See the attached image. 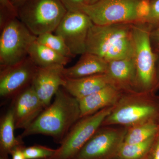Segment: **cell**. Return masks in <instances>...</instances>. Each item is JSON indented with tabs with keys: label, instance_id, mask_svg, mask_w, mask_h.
Returning a JSON list of instances; mask_svg holds the SVG:
<instances>
[{
	"label": "cell",
	"instance_id": "1",
	"mask_svg": "<svg viewBox=\"0 0 159 159\" xmlns=\"http://www.w3.org/2000/svg\"><path fill=\"white\" fill-rule=\"evenodd\" d=\"M80 119L78 100L61 87L54 96L53 102L18 137L23 139L29 136L43 135L51 137L60 144Z\"/></svg>",
	"mask_w": 159,
	"mask_h": 159
},
{
	"label": "cell",
	"instance_id": "2",
	"mask_svg": "<svg viewBox=\"0 0 159 159\" xmlns=\"http://www.w3.org/2000/svg\"><path fill=\"white\" fill-rule=\"evenodd\" d=\"M133 23L93 25L89 30L86 52L107 62L133 56Z\"/></svg>",
	"mask_w": 159,
	"mask_h": 159
},
{
	"label": "cell",
	"instance_id": "3",
	"mask_svg": "<svg viewBox=\"0 0 159 159\" xmlns=\"http://www.w3.org/2000/svg\"><path fill=\"white\" fill-rule=\"evenodd\" d=\"M159 114V96L152 92L122 93L101 126L129 127L155 119Z\"/></svg>",
	"mask_w": 159,
	"mask_h": 159
},
{
	"label": "cell",
	"instance_id": "4",
	"mask_svg": "<svg viewBox=\"0 0 159 159\" xmlns=\"http://www.w3.org/2000/svg\"><path fill=\"white\" fill-rule=\"evenodd\" d=\"M152 28L147 23H133V57L136 69L137 92H155L156 57L150 41Z\"/></svg>",
	"mask_w": 159,
	"mask_h": 159
},
{
	"label": "cell",
	"instance_id": "5",
	"mask_svg": "<svg viewBox=\"0 0 159 159\" xmlns=\"http://www.w3.org/2000/svg\"><path fill=\"white\" fill-rule=\"evenodd\" d=\"M67 11L60 0H27L18 8V18L37 36L55 31Z\"/></svg>",
	"mask_w": 159,
	"mask_h": 159
},
{
	"label": "cell",
	"instance_id": "6",
	"mask_svg": "<svg viewBox=\"0 0 159 159\" xmlns=\"http://www.w3.org/2000/svg\"><path fill=\"white\" fill-rule=\"evenodd\" d=\"M1 31L0 68L14 65L29 56V48L37 36L18 18L9 20Z\"/></svg>",
	"mask_w": 159,
	"mask_h": 159
},
{
	"label": "cell",
	"instance_id": "7",
	"mask_svg": "<svg viewBox=\"0 0 159 159\" xmlns=\"http://www.w3.org/2000/svg\"><path fill=\"white\" fill-rule=\"evenodd\" d=\"M113 106L106 107L96 113L80 118L68 133L50 159H72L102 125Z\"/></svg>",
	"mask_w": 159,
	"mask_h": 159
},
{
	"label": "cell",
	"instance_id": "8",
	"mask_svg": "<svg viewBox=\"0 0 159 159\" xmlns=\"http://www.w3.org/2000/svg\"><path fill=\"white\" fill-rule=\"evenodd\" d=\"M127 127L101 126L72 159H114L124 142Z\"/></svg>",
	"mask_w": 159,
	"mask_h": 159
},
{
	"label": "cell",
	"instance_id": "9",
	"mask_svg": "<svg viewBox=\"0 0 159 159\" xmlns=\"http://www.w3.org/2000/svg\"><path fill=\"white\" fill-rule=\"evenodd\" d=\"M140 0H99L91 5H84L81 11L95 25H99L136 23L137 5Z\"/></svg>",
	"mask_w": 159,
	"mask_h": 159
},
{
	"label": "cell",
	"instance_id": "10",
	"mask_svg": "<svg viewBox=\"0 0 159 159\" xmlns=\"http://www.w3.org/2000/svg\"><path fill=\"white\" fill-rule=\"evenodd\" d=\"M93 25L90 18L83 11H67L54 32L62 38L76 57L86 52L88 34Z\"/></svg>",
	"mask_w": 159,
	"mask_h": 159
},
{
	"label": "cell",
	"instance_id": "11",
	"mask_svg": "<svg viewBox=\"0 0 159 159\" xmlns=\"http://www.w3.org/2000/svg\"><path fill=\"white\" fill-rule=\"evenodd\" d=\"M37 66L31 58L14 65L0 68V95L12 99L32 84Z\"/></svg>",
	"mask_w": 159,
	"mask_h": 159
},
{
	"label": "cell",
	"instance_id": "12",
	"mask_svg": "<svg viewBox=\"0 0 159 159\" xmlns=\"http://www.w3.org/2000/svg\"><path fill=\"white\" fill-rule=\"evenodd\" d=\"M16 129H25L42 112L45 107L32 85L11 99Z\"/></svg>",
	"mask_w": 159,
	"mask_h": 159
},
{
	"label": "cell",
	"instance_id": "13",
	"mask_svg": "<svg viewBox=\"0 0 159 159\" xmlns=\"http://www.w3.org/2000/svg\"><path fill=\"white\" fill-rule=\"evenodd\" d=\"M65 67L59 65L37 67L31 85L45 108L50 105L57 91L64 85Z\"/></svg>",
	"mask_w": 159,
	"mask_h": 159
},
{
	"label": "cell",
	"instance_id": "14",
	"mask_svg": "<svg viewBox=\"0 0 159 159\" xmlns=\"http://www.w3.org/2000/svg\"><path fill=\"white\" fill-rule=\"evenodd\" d=\"M105 74L110 85L122 93L137 91L136 69L133 56L109 61Z\"/></svg>",
	"mask_w": 159,
	"mask_h": 159
},
{
	"label": "cell",
	"instance_id": "15",
	"mask_svg": "<svg viewBox=\"0 0 159 159\" xmlns=\"http://www.w3.org/2000/svg\"><path fill=\"white\" fill-rule=\"evenodd\" d=\"M122 93L109 84L87 97L77 99L80 118L91 116L106 107L114 106L120 99Z\"/></svg>",
	"mask_w": 159,
	"mask_h": 159
},
{
	"label": "cell",
	"instance_id": "16",
	"mask_svg": "<svg viewBox=\"0 0 159 159\" xmlns=\"http://www.w3.org/2000/svg\"><path fill=\"white\" fill-rule=\"evenodd\" d=\"M108 62L101 57L86 52L74 66L64 68L63 74L66 78L76 79L97 74H105Z\"/></svg>",
	"mask_w": 159,
	"mask_h": 159
},
{
	"label": "cell",
	"instance_id": "17",
	"mask_svg": "<svg viewBox=\"0 0 159 159\" xmlns=\"http://www.w3.org/2000/svg\"><path fill=\"white\" fill-rule=\"evenodd\" d=\"M105 74L76 78H66L62 87L69 94L77 99H82L109 85Z\"/></svg>",
	"mask_w": 159,
	"mask_h": 159
},
{
	"label": "cell",
	"instance_id": "18",
	"mask_svg": "<svg viewBox=\"0 0 159 159\" xmlns=\"http://www.w3.org/2000/svg\"><path fill=\"white\" fill-rule=\"evenodd\" d=\"M29 56L38 67L57 65L65 66L72 60L42 44L36 39L29 48Z\"/></svg>",
	"mask_w": 159,
	"mask_h": 159
},
{
	"label": "cell",
	"instance_id": "19",
	"mask_svg": "<svg viewBox=\"0 0 159 159\" xmlns=\"http://www.w3.org/2000/svg\"><path fill=\"white\" fill-rule=\"evenodd\" d=\"M14 116L9 108L0 120V156H9L16 147L24 144L23 139L15 136Z\"/></svg>",
	"mask_w": 159,
	"mask_h": 159
},
{
	"label": "cell",
	"instance_id": "20",
	"mask_svg": "<svg viewBox=\"0 0 159 159\" xmlns=\"http://www.w3.org/2000/svg\"><path fill=\"white\" fill-rule=\"evenodd\" d=\"M157 118L127 127L123 143L136 144L153 137L157 129Z\"/></svg>",
	"mask_w": 159,
	"mask_h": 159
},
{
	"label": "cell",
	"instance_id": "21",
	"mask_svg": "<svg viewBox=\"0 0 159 159\" xmlns=\"http://www.w3.org/2000/svg\"><path fill=\"white\" fill-rule=\"evenodd\" d=\"M36 40L64 57L72 59L75 57L62 38L57 34H53L52 32H48L38 35Z\"/></svg>",
	"mask_w": 159,
	"mask_h": 159
},
{
	"label": "cell",
	"instance_id": "22",
	"mask_svg": "<svg viewBox=\"0 0 159 159\" xmlns=\"http://www.w3.org/2000/svg\"><path fill=\"white\" fill-rule=\"evenodd\" d=\"M153 138L136 144L123 143L115 159H142L149 150Z\"/></svg>",
	"mask_w": 159,
	"mask_h": 159
},
{
	"label": "cell",
	"instance_id": "23",
	"mask_svg": "<svg viewBox=\"0 0 159 159\" xmlns=\"http://www.w3.org/2000/svg\"><path fill=\"white\" fill-rule=\"evenodd\" d=\"M56 151V149L40 145H34L24 148V155L25 159H45L52 157Z\"/></svg>",
	"mask_w": 159,
	"mask_h": 159
},
{
	"label": "cell",
	"instance_id": "24",
	"mask_svg": "<svg viewBox=\"0 0 159 159\" xmlns=\"http://www.w3.org/2000/svg\"><path fill=\"white\" fill-rule=\"evenodd\" d=\"M0 26L2 27L9 20L18 17V8L14 6L11 0H0Z\"/></svg>",
	"mask_w": 159,
	"mask_h": 159
},
{
	"label": "cell",
	"instance_id": "25",
	"mask_svg": "<svg viewBox=\"0 0 159 159\" xmlns=\"http://www.w3.org/2000/svg\"><path fill=\"white\" fill-rule=\"evenodd\" d=\"M150 0H140L136 8V15L138 22L145 23L150 14Z\"/></svg>",
	"mask_w": 159,
	"mask_h": 159
},
{
	"label": "cell",
	"instance_id": "26",
	"mask_svg": "<svg viewBox=\"0 0 159 159\" xmlns=\"http://www.w3.org/2000/svg\"><path fill=\"white\" fill-rule=\"evenodd\" d=\"M157 129L148 152L142 159H159V114L157 118Z\"/></svg>",
	"mask_w": 159,
	"mask_h": 159
},
{
	"label": "cell",
	"instance_id": "27",
	"mask_svg": "<svg viewBox=\"0 0 159 159\" xmlns=\"http://www.w3.org/2000/svg\"><path fill=\"white\" fill-rule=\"evenodd\" d=\"M145 23L148 24L152 29L159 25V0L151 1L150 14Z\"/></svg>",
	"mask_w": 159,
	"mask_h": 159
},
{
	"label": "cell",
	"instance_id": "28",
	"mask_svg": "<svg viewBox=\"0 0 159 159\" xmlns=\"http://www.w3.org/2000/svg\"><path fill=\"white\" fill-rule=\"evenodd\" d=\"M67 11H81L84 0H60Z\"/></svg>",
	"mask_w": 159,
	"mask_h": 159
},
{
	"label": "cell",
	"instance_id": "29",
	"mask_svg": "<svg viewBox=\"0 0 159 159\" xmlns=\"http://www.w3.org/2000/svg\"><path fill=\"white\" fill-rule=\"evenodd\" d=\"M150 41L154 51L159 48V25L152 29Z\"/></svg>",
	"mask_w": 159,
	"mask_h": 159
},
{
	"label": "cell",
	"instance_id": "30",
	"mask_svg": "<svg viewBox=\"0 0 159 159\" xmlns=\"http://www.w3.org/2000/svg\"><path fill=\"white\" fill-rule=\"evenodd\" d=\"M24 144H21L16 147L11 151L10 156L11 159H25L24 155V148L25 147Z\"/></svg>",
	"mask_w": 159,
	"mask_h": 159
},
{
	"label": "cell",
	"instance_id": "31",
	"mask_svg": "<svg viewBox=\"0 0 159 159\" xmlns=\"http://www.w3.org/2000/svg\"><path fill=\"white\" fill-rule=\"evenodd\" d=\"M156 57V78L157 83L155 88V92L157 93L159 90V48L154 51Z\"/></svg>",
	"mask_w": 159,
	"mask_h": 159
},
{
	"label": "cell",
	"instance_id": "32",
	"mask_svg": "<svg viewBox=\"0 0 159 159\" xmlns=\"http://www.w3.org/2000/svg\"><path fill=\"white\" fill-rule=\"evenodd\" d=\"M11 1L14 4V6L18 8L20 6L23 5L27 0H11Z\"/></svg>",
	"mask_w": 159,
	"mask_h": 159
},
{
	"label": "cell",
	"instance_id": "33",
	"mask_svg": "<svg viewBox=\"0 0 159 159\" xmlns=\"http://www.w3.org/2000/svg\"><path fill=\"white\" fill-rule=\"evenodd\" d=\"M99 0H84V3L86 5H91L97 2Z\"/></svg>",
	"mask_w": 159,
	"mask_h": 159
},
{
	"label": "cell",
	"instance_id": "34",
	"mask_svg": "<svg viewBox=\"0 0 159 159\" xmlns=\"http://www.w3.org/2000/svg\"><path fill=\"white\" fill-rule=\"evenodd\" d=\"M0 159H11L9 156H0Z\"/></svg>",
	"mask_w": 159,
	"mask_h": 159
},
{
	"label": "cell",
	"instance_id": "35",
	"mask_svg": "<svg viewBox=\"0 0 159 159\" xmlns=\"http://www.w3.org/2000/svg\"></svg>",
	"mask_w": 159,
	"mask_h": 159
},
{
	"label": "cell",
	"instance_id": "36",
	"mask_svg": "<svg viewBox=\"0 0 159 159\" xmlns=\"http://www.w3.org/2000/svg\"></svg>",
	"mask_w": 159,
	"mask_h": 159
}]
</instances>
